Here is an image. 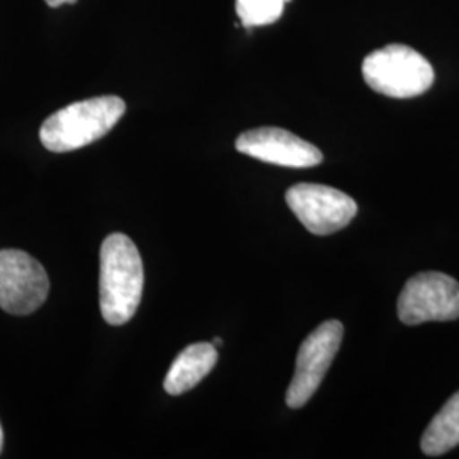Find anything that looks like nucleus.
<instances>
[{"label":"nucleus","mask_w":459,"mask_h":459,"mask_svg":"<svg viewBox=\"0 0 459 459\" xmlns=\"http://www.w3.org/2000/svg\"><path fill=\"white\" fill-rule=\"evenodd\" d=\"M235 147L252 159L291 169H308L324 160V153L315 145L293 133L273 126L242 133L237 138Z\"/></svg>","instance_id":"nucleus-8"},{"label":"nucleus","mask_w":459,"mask_h":459,"mask_svg":"<svg viewBox=\"0 0 459 459\" xmlns=\"http://www.w3.org/2000/svg\"><path fill=\"white\" fill-rule=\"evenodd\" d=\"M221 342H223V341H221V339H220V337H216V339H214V341H213L214 345H221Z\"/></svg>","instance_id":"nucleus-14"},{"label":"nucleus","mask_w":459,"mask_h":459,"mask_svg":"<svg viewBox=\"0 0 459 459\" xmlns=\"http://www.w3.org/2000/svg\"><path fill=\"white\" fill-rule=\"evenodd\" d=\"M143 263L130 237L111 233L100 246V313L109 325L130 322L143 295Z\"/></svg>","instance_id":"nucleus-1"},{"label":"nucleus","mask_w":459,"mask_h":459,"mask_svg":"<svg viewBox=\"0 0 459 459\" xmlns=\"http://www.w3.org/2000/svg\"><path fill=\"white\" fill-rule=\"evenodd\" d=\"M290 0H237L235 9L246 28H257L276 22Z\"/></svg>","instance_id":"nucleus-11"},{"label":"nucleus","mask_w":459,"mask_h":459,"mask_svg":"<svg viewBox=\"0 0 459 459\" xmlns=\"http://www.w3.org/2000/svg\"><path fill=\"white\" fill-rule=\"evenodd\" d=\"M286 203L301 225L320 237L345 229L358 214L352 197L322 184H296L286 191Z\"/></svg>","instance_id":"nucleus-7"},{"label":"nucleus","mask_w":459,"mask_h":459,"mask_svg":"<svg viewBox=\"0 0 459 459\" xmlns=\"http://www.w3.org/2000/svg\"><path fill=\"white\" fill-rule=\"evenodd\" d=\"M48 293V274L41 264L22 250H0V308L4 312L30 315L47 301Z\"/></svg>","instance_id":"nucleus-6"},{"label":"nucleus","mask_w":459,"mask_h":459,"mask_svg":"<svg viewBox=\"0 0 459 459\" xmlns=\"http://www.w3.org/2000/svg\"><path fill=\"white\" fill-rule=\"evenodd\" d=\"M218 361L216 345L210 342L191 344L172 362L165 377V392L172 396L193 390L203 377H208Z\"/></svg>","instance_id":"nucleus-9"},{"label":"nucleus","mask_w":459,"mask_h":459,"mask_svg":"<svg viewBox=\"0 0 459 459\" xmlns=\"http://www.w3.org/2000/svg\"><path fill=\"white\" fill-rule=\"evenodd\" d=\"M398 318L405 325L458 320V281L443 273L411 276L398 298Z\"/></svg>","instance_id":"nucleus-5"},{"label":"nucleus","mask_w":459,"mask_h":459,"mask_svg":"<svg viewBox=\"0 0 459 459\" xmlns=\"http://www.w3.org/2000/svg\"><path fill=\"white\" fill-rule=\"evenodd\" d=\"M344 337L339 320H327L303 341L296 358L295 377L286 392L290 409H301L310 402L335 359Z\"/></svg>","instance_id":"nucleus-4"},{"label":"nucleus","mask_w":459,"mask_h":459,"mask_svg":"<svg viewBox=\"0 0 459 459\" xmlns=\"http://www.w3.org/2000/svg\"><path fill=\"white\" fill-rule=\"evenodd\" d=\"M2 446H4V432H2V426H0V453H2Z\"/></svg>","instance_id":"nucleus-13"},{"label":"nucleus","mask_w":459,"mask_h":459,"mask_svg":"<svg viewBox=\"0 0 459 459\" xmlns=\"http://www.w3.org/2000/svg\"><path fill=\"white\" fill-rule=\"evenodd\" d=\"M49 7H60L64 4H77V0H45Z\"/></svg>","instance_id":"nucleus-12"},{"label":"nucleus","mask_w":459,"mask_h":459,"mask_svg":"<svg viewBox=\"0 0 459 459\" xmlns=\"http://www.w3.org/2000/svg\"><path fill=\"white\" fill-rule=\"evenodd\" d=\"M459 446V392L453 394L426 429L420 447L426 456H443Z\"/></svg>","instance_id":"nucleus-10"},{"label":"nucleus","mask_w":459,"mask_h":459,"mask_svg":"<svg viewBox=\"0 0 459 459\" xmlns=\"http://www.w3.org/2000/svg\"><path fill=\"white\" fill-rule=\"evenodd\" d=\"M126 111L125 100L117 96H100L74 102L58 109L41 125L43 147L65 153L87 147L106 136Z\"/></svg>","instance_id":"nucleus-2"},{"label":"nucleus","mask_w":459,"mask_h":459,"mask_svg":"<svg viewBox=\"0 0 459 459\" xmlns=\"http://www.w3.org/2000/svg\"><path fill=\"white\" fill-rule=\"evenodd\" d=\"M362 77L377 94L411 99L427 92L434 83L436 74L419 51L394 43L364 58Z\"/></svg>","instance_id":"nucleus-3"}]
</instances>
